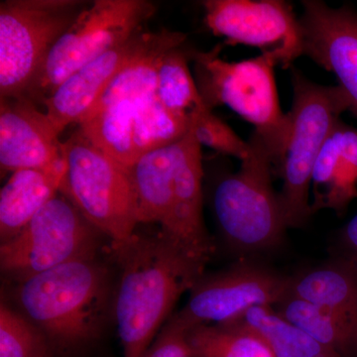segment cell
<instances>
[{
	"instance_id": "6da1fadb",
	"label": "cell",
	"mask_w": 357,
	"mask_h": 357,
	"mask_svg": "<svg viewBox=\"0 0 357 357\" xmlns=\"http://www.w3.org/2000/svg\"><path fill=\"white\" fill-rule=\"evenodd\" d=\"M121 274L114 310L123 357H143L181 296L204 276V268L190 260L160 229L139 234L112 246Z\"/></svg>"
},
{
	"instance_id": "7a4b0ae2",
	"label": "cell",
	"mask_w": 357,
	"mask_h": 357,
	"mask_svg": "<svg viewBox=\"0 0 357 357\" xmlns=\"http://www.w3.org/2000/svg\"><path fill=\"white\" fill-rule=\"evenodd\" d=\"M114 290L109 267L96 255L17 282L14 294L22 314L44 333L53 352L73 354L100 337Z\"/></svg>"
},
{
	"instance_id": "3957f363",
	"label": "cell",
	"mask_w": 357,
	"mask_h": 357,
	"mask_svg": "<svg viewBox=\"0 0 357 357\" xmlns=\"http://www.w3.org/2000/svg\"><path fill=\"white\" fill-rule=\"evenodd\" d=\"M220 47L208 52L192 51L196 83L204 103L213 110L225 105L255 126L272 154L280 175L290 134L289 114L279 105L274 68L268 56L238 62L220 58Z\"/></svg>"
},
{
	"instance_id": "277c9868",
	"label": "cell",
	"mask_w": 357,
	"mask_h": 357,
	"mask_svg": "<svg viewBox=\"0 0 357 357\" xmlns=\"http://www.w3.org/2000/svg\"><path fill=\"white\" fill-rule=\"evenodd\" d=\"M248 142L250 154L241 161V169L223 174L215 183L213 208L230 248L252 255L280 246L287 227L272 185L276 162L256 134Z\"/></svg>"
},
{
	"instance_id": "5b68a950",
	"label": "cell",
	"mask_w": 357,
	"mask_h": 357,
	"mask_svg": "<svg viewBox=\"0 0 357 357\" xmlns=\"http://www.w3.org/2000/svg\"><path fill=\"white\" fill-rule=\"evenodd\" d=\"M293 88L292 109L288 112L290 134L281 169L283 185L279 202L287 229L306 225L312 213L310 189L312 171L321 148L340 115L349 110L344 89L324 86L307 79L301 70L291 67Z\"/></svg>"
},
{
	"instance_id": "8992f818",
	"label": "cell",
	"mask_w": 357,
	"mask_h": 357,
	"mask_svg": "<svg viewBox=\"0 0 357 357\" xmlns=\"http://www.w3.org/2000/svg\"><path fill=\"white\" fill-rule=\"evenodd\" d=\"M67 172L60 192L98 231L119 245L137 230V198L130 170L96 147L79 129L63 142Z\"/></svg>"
},
{
	"instance_id": "52a82bcc",
	"label": "cell",
	"mask_w": 357,
	"mask_h": 357,
	"mask_svg": "<svg viewBox=\"0 0 357 357\" xmlns=\"http://www.w3.org/2000/svg\"><path fill=\"white\" fill-rule=\"evenodd\" d=\"M155 11L147 0L89 2L49 52L26 98L42 105L73 73L141 31Z\"/></svg>"
},
{
	"instance_id": "ba28073f",
	"label": "cell",
	"mask_w": 357,
	"mask_h": 357,
	"mask_svg": "<svg viewBox=\"0 0 357 357\" xmlns=\"http://www.w3.org/2000/svg\"><path fill=\"white\" fill-rule=\"evenodd\" d=\"M89 2H0V98L25 96L49 52Z\"/></svg>"
},
{
	"instance_id": "9c48e42d",
	"label": "cell",
	"mask_w": 357,
	"mask_h": 357,
	"mask_svg": "<svg viewBox=\"0 0 357 357\" xmlns=\"http://www.w3.org/2000/svg\"><path fill=\"white\" fill-rule=\"evenodd\" d=\"M102 232L58 192L15 236L0 246L2 273L17 283L61 265L98 255Z\"/></svg>"
},
{
	"instance_id": "30bf717a",
	"label": "cell",
	"mask_w": 357,
	"mask_h": 357,
	"mask_svg": "<svg viewBox=\"0 0 357 357\" xmlns=\"http://www.w3.org/2000/svg\"><path fill=\"white\" fill-rule=\"evenodd\" d=\"M204 22L227 43L255 47L283 68L304 55L302 26L284 0H206Z\"/></svg>"
},
{
	"instance_id": "8fae6325",
	"label": "cell",
	"mask_w": 357,
	"mask_h": 357,
	"mask_svg": "<svg viewBox=\"0 0 357 357\" xmlns=\"http://www.w3.org/2000/svg\"><path fill=\"white\" fill-rule=\"evenodd\" d=\"M290 280V276L256 263H236L218 273L204 275L175 317L188 328L232 323L252 307L278 305L289 295Z\"/></svg>"
},
{
	"instance_id": "7c38bea8",
	"label": "cell",
	"mask_w": 357,
	"mask_h": 357,
	"mask_svg": "<svg viewBox=\"0 0 357 357\" xmlns=\"http://www.w3.org/2000/svg\"><path fill=\"white\" fill-rule=\"evenodd\" d=\"M302 6L304 55L335 75L349 98V112L357 117V13L319 0H305Z\"/></svg>"
},
{
	"instance_id": "4fadbf2b",
	"label": "cell",
	"mask_w": 357,
	"mask_h": 357,
	"mask_svg": "<svg viewBox=\"0 0 357 357\" xmlns=\"http://www.w3.org/2000/svg\"><path fill=\"white\" fill-rule=\"evenodd\" d=\"M203 178L202 146L191 126L176 144L172 206L165 225L159 229L190 260L204 269L215 248L204 222Z\"/></svg>"
},
{
	"instance_id": "5bb4252c",
	"label": "cell",
	"mask_w": 357,
	"mask_h": 357,
	"mask_svg": "<svg viewBox=\"0 0 357 357\" xmlns=\"http://www.w3.org/2000/svg\"><path fill=\"white\" fill-rule=\"evenodd\" d=\"M36 103L26 96L0 100V167L2 172L46 168L65 159L63 142Z\"/></svg>"
},
{
	"instance_id": "9a60e30c",
	"label": "cell",
	"mask_w": 357,
	"mask_h": 357,
	"mask_svg": "<svg viewBox=\"0 0 357 357\" xmlns=\"http://www.w3.org/2000/svg\"><path fill=\"white\" fill-rule=\"evenodd\" d=\"M154 33L141 30L128 41L105 52L73 73L42 103L59 135L70 124L83 121L117 74L146 48Z\"/></svg>"
},
{
	"instance_id": "2e32d148",
	"label": "cell",
	"mask_w": 357,
	"mask_h": 357,
	"mask_svg": "<svg viewBox=\"0 0 357 357\" xmlns=\"http://www.w3.org/2000/svg\"><path fill=\"white\" fill-rule=\"evenodd\" d=\"M312 213L331 208L342 215L357 198V128L340 121L321 148L312 176Z\"/></svg>"
},
{
	"instance_id": "e0dca14e",
	"label": "cell",
	"mask_w": 357,
	"mask_h": 357,
	"mask_svg": "<svg viewBox=\"0 0 357 357\" xmlns=\"http://www.w3.org/2000/svg\"><path fill=\"white\" fill-rule=\"evenodd\" d=\"M67 163L46 168L22 169L11 174L0 192V239L1 243L24 229L37 213L60 192Z\"/></svg>"
},
{
	"instance_id": "ac0fdd59",
	"label": "cell",
	"mask_w": 357,
	"mask_h": 357,
	"mask_svg": "<svg viewBox=\"0 0 357 357\" xmlns=\"http://www.w3.org/2000/svg\"><path fill=\"white\" fill-rule=\"evenodd\" d=\"M176 144L155 150L137 160L130 169L139 225H165L172 206Z\"/></svg>"
},
{
	"instance_id": "d6986e66",
	"label": "cell",
	"mask_w": 357,
	"mask_h": 357,
	"mask_svg": "<svg viewBox=\"0 0 357 357\" xmlns=\"http://www.w3.org/2000/svg\"><path fill=\"white\" fill-rule=\"evenodd\" d=\"M289 295L357 323V271L340 260L291 277Z\"/></svg>"
},
{
	"instance_id": "ffe728a7",
	"label": "cell",
	"mask_w": 357,
	"mask_h": 357,
	"mask_svg": "<svg viewBox=\"0 0 357 357\" xmlns=\"http://www.w3.org/2000/svg\"><path fill=\"white\" fill-rule=\"evenodd\" d=\"M274 309L340 357H357L356 321L291 295Z\"/></svg>"
},
{
	"instance_id": "44dd1931",
	"label": "cell",
	"mask_w": 357,
	"mask_h": 357,
	"mask_svg": "<svg viewBox=\"0 0 357 357\" xmlns=\"http://www.w3.org/2000/svg\"><path fill=\"white\" fill-rule=\"evenodd\" d=\"M187 338L196 357H275L261 335L241 319L192 326Z\"/></svg>"
},
{
	"instance_id": "7402d4cb",
	"label": "cell",
	"mask_w": 357,
	"mask_h": 357,
	"mask_svg": "<svg viewBox=\"0 0 357 357\" xmlns=\"http://www.w3.org/2000/svg\"><path fill=\"white\" fill-rule=\"evenodd\" d=\"M261 335L275 357H340L284 319L274 307H255L241 319Z\"/></svg>"
},
{
	"instance_id": "603a6c76",
	"label": "cell",
	"mask_w": 357,
	"mask_h": 357,
	"mask_svg": "<svg viewBox=\"0 0 357 357\" xmlns=\"http://www.w3.org/2000/svg\"><path fill=\"white\" fill-rule=\"evenodd\" d=\"M191 128L190 115L167 109L156 91L140 100L134 119L133 143L137 160L170 146L185 137Z\"/></svg>"
},
{
	"instance_id": "cb8c5ba5",
	"label": "cell",
	"mask_w": 357,
	"mask_h": 357,
	"mask_svg": "<svg viewBox=\"0 0 357 357\" xmlns=\"http://www.w3.org/2000/svg\"><path fill=\"white\" fill-rule=\"evenodd\" d=\"M182 47L172 49L162 59L157 75L156 95L167 109L190 115L195 109L206 105L189 68L190 53Z\"/></svg>"
},
{
	"instance_id": "d4e9b609",
	"label": "cell",
	"mask_w": 357,
	"mask_h": 357,
	"mask_svg": "<svg viewBox=\"0 0 357 357\" xmlns=\"http://www.w3.org/2000/svg\"><path fill=\"white\" fill-rule=\"evenodd\" d=\"M52 354L44 333L24 314L1 303L0 357H51Z\"/></svg>"
},
{
	"instance_id": "484cf974",
	"label": "cell",
	"mask_w": 357,
	"mask_h": 357,
	"mask_svg": "<svg viewBox=\"0 0 357 357\" xmlns=\"http://www.w3.org/2000/svg\"><path fill=\"white\" fill-rule=\"evenodd\" d=\"M195 137L202 147L206 146L218 153L232 156L243 161L250 154V145L244 141L229 124L213 114V110L204 107L195 109L190 114Z\"/></svg>"
},
{
	"instance_id": "4316f807",
	"label": "cell",
	"mask_w": 357,
	"mask_h": 357,
	"mask_svg": "<svg viewBox=\"0 0 357 357\" xmlns=\"http://www.w3.org/2000/svg\"><path fill=\"white\" fill-rule=\"evenodd\" d=\"M187 331L173 314L143 357H196L188 342Z\"/></svg>"
},
{
	"instance_id": "83f0119b",
	"label": "cell",
	"mask_w": 357,
	"mask_h": 357,
	"mask_svg": "<svg viewBox=\"0 0 357 357\" xmlns=\"http://www.w3.org/2000/svg\"><path fill=\"white\" fill-rule=\"evenodd\" d=\"M338 257L357 271V215L351 218L338 236Z\"/></svg>"
}]
</instances>
